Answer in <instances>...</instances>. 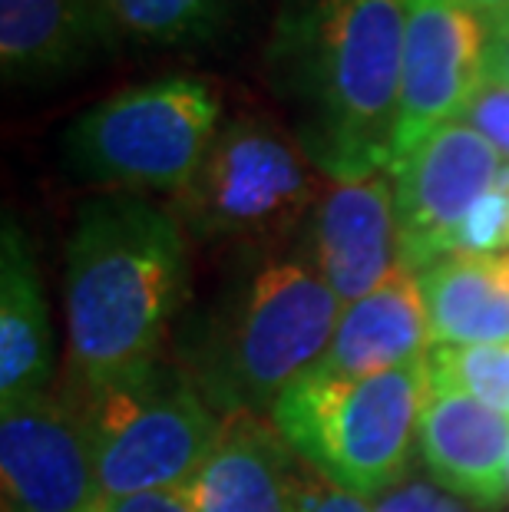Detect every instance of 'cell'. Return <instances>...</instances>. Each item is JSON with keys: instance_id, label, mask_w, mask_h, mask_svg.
<instances>
[{"instance_id": "cell-25", "label": "cell", "mask_w": 509, "mask_h": 512, "mask_svg": "<svg viewBox=\"0 0 509 512\" xmlns=\"http://www.w3.org/2000/svg\"><path fill=\"white\" fill-rule=\"evenodd\" d=\"M100 512H192L179 493H143L126 499H106Z\"/></svg>"}, {"instance_id": "cell-6", "label": "cell", "mask_w": 509, "mask_h": 512, "mask_svg": "<svg viewBox=\"0 0 509 512\" xmlns=\"http://www.w3.org/2000/svg\"><path fill=\"white\" fill-rule=\"evenodd\" d=\"M222 129V100L199 76L129 86L63 129L67 176L110 192H182Z\"/></svg>"}, {"instance_id": "cell-9", "label": "cell", "mask_w": 509, "mask_h": 512, "mask_svg": "<svg viewBox=\"0 0 509 512\" xmlns=\"http://www.w3.org/2000/svg\"><path fill=\"white\" fill-rule=\"evenodd\" d=\"M0 483L4 512H100L96 460L67 397L0 407Z\"/></svg>"}, {"instance_id": "cell-23", "label": "cell", "mask_w": 509, "mask_h": 512, "mask_svg": "<svg viewBox=\"0 0 509 512\" xmlns=\"http://www.w3.org/2000/svg\"><path fill=\"white\" fill-rule=\"evenodd\" d=\"M295 512H374V503L328 483V479H321L318 473H311L308 466L301 463Z\"/></svg>"}, {"instance_id": "cell-15", "label": "cell", "mask_w": 509, "mask_h": 512, "mask_svg": "<svg viewBox=\"0 0 509 512\" xmlns=\"http://www.w3.org/2000/svg\"><path fill=\"white\" fill-rule=\"evenodd\" d=\"M433 351L430 314L417 275L397 268L367 298L344 304L324 361L314 374L361 380L424 361Z\"/></svg>"}, {"instance_id": "cell-20", "label": "cell", "mask_w": 509, "mask_h": 512, "mask_svg": "<svg viewBox=\"0 0 509 512\" xmlns=\"http://www.w3.org/2000/svg\"><path fill=\"white\" fill-rule=\"evenodd\" d=\"M450 255L467 258H500L509 255V166L500 182L467 212V219L453 232Z\"/></svg>"}, {"instance_id": "cell-10", "label": "cell", "mask_w": 509, "mask_h": 512, "mask_svg": "<svg viewBox=\"0 0 509 512\" xmlns=\"http://www.w3.org/2000/svg\"><path fill=\"white\" fill-rule=\"evenodd\" d=\"M483 80V24L463 0H410L394 162L453 123ZM394 169V166H391Z\"/></svg>"}, {"instance_id": "cell-8", "label": "cell", "mask_w": 509, "mask_h": 512, "mask_svg": "<svg viewBox=\"0 0 509 512\" xmlns=\"http://www.w3.org/2000/svg\"><path fill=\"white\" fill-rule=\"evenodd\" d=\"M503 176V159L480 133L453 119L394 162L400 268L420 275L450 255L453 232Z\"/></svg>"}, {"instance_id": "cell-14", "label": "cell", "mask_w": 509, "mask_h": 512, "mask_svg": "<svg viewBox=\"0 0 509 512\" xmlns=\"http://www.w3.org/2000/svg\"><path fill=\"white\" fill-rule=\"evenodd\" d=\"M100 0H0V70L7 86H50L116 47Z\"/></svg>"}, {"instance_id": "cell-5", "label": "cell", "mask_w": 509, "mask_h": 512, "mask_svg": "<svg viewBox=\"0 0 509 512\" xmlns=\"http://www.w3.org/2000/svg\"><path fill=\"white\" fill-rule=\"evenodd\" d=\"M63 397L90 440L103 499L179 493L225 423L196 380L166 357L100 384H70Z\"/></svg>"}, {"instance_id": "cell-1", "label": "cell", "mask_w": 509, "mask_h": 512, "mask_svg": "<svg viewBox=\"0 0 509 512\" xmlns=\"http://www.w3.org/2000/svg\"><path fill=\"white\" fill-rule=\"evenodd\" d=\"M410 0H278L268 73L295 143L334 182L394 166Z\"/></svg>"}, {"instance_id": "cell-21", "label": "cell", "mask_w": 509, "mask_h": 512, "mask_svg": "<svg viewBox=\"0 0 509 512\" xmlns=\"http://www.w3.org/2000/svg\"><path fill=\"white\" fill-rule=\"evenodd\" d=\"M457 119L467 123L473 133H480L486 143L500 152L503 166H509V86L506 83L483 76Z\"/></svg>"}, {"instance_id": "cell-12", "label": "cell", "mask_w": 509, "mask_h": 512, "mask_svg": "<svg viewBox=\"0 0 509 512\" xmlns=\"http://www.w3.org/2000/svg\"><path fill=\"white\" fill-rule=\"evenodd\" d=\"M301 460L275 423L229 413L202 466L179 489L192 512H295Z\"/></svg>"}, {"instance_id": "cell-18", "label": "cell", "mask_w": 509, "mask_h": 512, "mask_svg": "<svg viewBox=\"0 0 509 512\" xmlns=\"http://www.w3.org/2000/svg\"><path fill=\"white\" fill-rule=\"evenodd\" d=\"M119 40L143 47H196L229 27L238 0H100Z\"/></svg>"}, {"instance_id": "cell-26", "label": "cell", "mask_w": 509, "mask_h": 512, "mask_svg": "<svg viewBox=\"0 0 509 512\" xmlns=\"http://www.w3.org/2000/svg\"><path fill=\"white\" fill-rule=\"evenodd\" d=\"M470 10H476V14H490V10H503L509 7V0H463Z\"/></svg>"}, {"instance_id": "cell-16", "label": "cell", "mask_w": 509, "mask_h": 512, "mask_svg": "<svg viewBox=\"0 0 509 512\" xmlns=\"http://www.w3.org/2000/svg\"><path fill=\"white\" fill-rule=\"evenodd\" d=\"M53 331L30 238L14 215L0 232V407L47 394Z\"/></svg>"}, {"instance_id": "cell-11", "label": "cell", "mask_w": 509, "mask_h": 512, "mask_svg": "<svg viewBox=\"0 0 509 512\" xmlns=\"http://www.w3.org/2000/svg\"><path fill=\"white\" fill-rule=\"evenodd\" d=\"M305 261L341 304L367 298L391 278L400 268L394 179L381 172L324 189L305 222Z\"/></svg>"}, {"instance_id": "cell-3", "label": "cell", "mask_w": 509, "mask_h": 512, "mask_svg": "<svg viewBox=\"0 0 509 512\" xmlns=\"http://www.w3.org/2000/svg\"><path fill=\"white\" fill-rule=\"evenodd\" d=\"M344 304L305 258H265L186 331L179 367L222 417H268L324 361Z\"/></svg>"}, {"instance_id": "cell-22", "label": "cell", "mask_w": 509, "mask_h": 512, "mask_svg": "<svg viewBox=\"0 0 509 512\" xmlns=\"http://www.w3.org/2000/svg\"><path fill=\"white\" fill-rule=\"evenodd\" d=\"M374 512H476L467 499L447 493L427 479H404L394 489H387L381 499H374Z\"/></svg>"}, {"instance_id": "cell-24", "label": "cell", "mask_w": 509, "mask_h": 512, "mask_svg": "<svg viewBox=\"0 0 509 512\" xmlns=\"http://www.w3.org/2000/svg\"><path fill=\"white\" fill-rule=\"evenodd\" d=\"M483 24V76L509 86V7L480 14Z\"/></svg>"}, {"instance_id": "cell-4", "label": "cell", "mask_w": 509, "mask_h": 512, "mask_svg": "<svg viewBox=\"0 0 509 512\" xmlns=\"http://www.w3.org/2000/svg\"><path fill=\"white\" fill-rule=\"evenodd\" d=\"M427 397V357L361 380L311 370L278 397L268 420L311 473L374 503L407 479Z\"/></svg>"}, {"instance_id": "cell-7", "label": "cell", "mask_w": 509, "mask_h": 512, "mask_svg": "<svg viewBox=\"0 0 509 512\" xmlns=\"http://www.w3.org/2000/svg\"><path fill=\"white\" fill-rule=\"evenodd\" d=\"M311 159L265 116L225 119L176 195L186 235L209 245H275L305 228L318 202Z\"/></svg>"}, {"instance_id": "cell-13", "label": "cell", "mask_w": 509, "mask_h": 512, "mask_svg": "<svg viewBox=\"0 0 509 512\" xmlns=\"http://www.w3.org/2000/svg\"><path fill=\"white\" fill-rule=\"evenodd\" d=\"M417 446L437 486L473 506L490 509L509 489V417L470 394L430 384Z\"/></svg>"}, {"instance_id": "cell-2", "label": "cell", "mask_w": 509, "mask_h": 512, "mask_svg": "<svg viewBox=\"0 0 509 512\" xmlns=\"http://www.w3.org/2000/svg\"><path fill=\"white\" fill-rule=\"evenodd\" d=\"M186 291L189 242L176 212L133 192L86 199L63 271L73 384L159 361Z\"/></svg>"}, {"instance_id": "cell-19", "label": "cell", "mask_w": 509, "mask_h": 512, "mask_svg": "<svg viewBox=\"0 0 509 512\" xmlns=\"http://www.w3.org/2000/svg\"><path fill=\"white\" fill-rule=\"evenodd\" d=\"M427 364L433 387L460 390L509 417V344H437Z\"/></svg>"}, {"instance_id": "cell-17", "label": "cell", "mask_w": 509, "mask_h": 512, "mask_svg": "<svg viewBox=\"0 0 509 512\" xmlns=\"http://www.w3.org/2000/svg\"><path fill=\"white\" fill-rule=\"evenodd\" d=\"M433 347L509 344V255H447L417 275Z\"/></svg>"}]
</instances>
